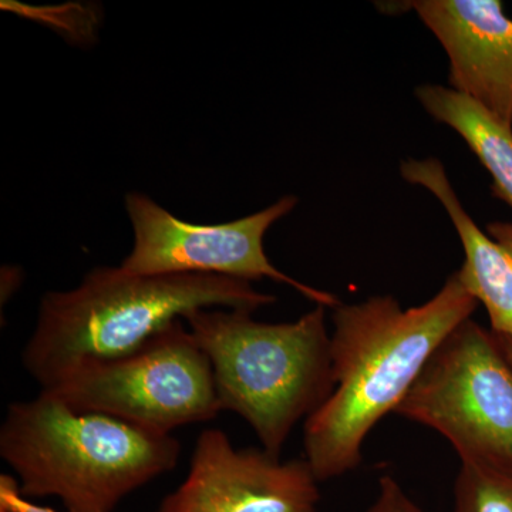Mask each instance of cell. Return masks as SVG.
I'll return each mask as SVG.
<instances>
[{"label":"cell","mask_w":512,"mask_h":512,"mask_svg":"<svg viewBox=\"0 0 512 512\" xmlns=\"http://www.w3.org/2000/svg\"><path fill=\"white\" fill-rule=\"evenodd\" d=\"M478 302L457 274L430 301L404 311L393 296L333 309L335 392L305 421V460L318 483L362 464L367 434L397 407L441 342Z\"/></svg>","instance_id":"6da1fadb"},{"label":"cell","mask_w":512,"mask_h":512,"mask_svg":"<svg viewBox=\"0 0 512 512\" xmlns=\"http://www.w3.org/2000/svg\"><path fill=\"white\" fill-rule=\"evenodd\" d=\"M276 302L251 282L207 274L136 275L99 266L70 291L42 296L22 362L42 390L77 367L128 355L198 309L254 313Z\"/></svg>","instance_id":"7a4b0ae2"},{"label":"cell","mask_w":512,"mask_h":512,"mask_svg":"<svg viewBox=\"0 0 512 512\" xmlns=\"http://www.w3.org/2000/svg\"><path fill=\"white\" fill-rule=\"evenodd\" d=\"M0 456L25 498L57 497L67 512H113L128 494L174 470L181 444L107 414L76 412L42 390L8 407Z\"/></svg>","instance_id":"3957f363"},{"label":"cell","mask_w":512,"mask_h":512,"mask_svg":"<svg viewBox=\"0 0 512 512\" xmlns=\"http://www.w3.org/2000/svg\"><path fill=\"white\" fill-rule=\"evenodd\" d=\"M183 320L210 359L221 412L237 413L266 453L281 457L296 424L335 392L325 306L289 323L232 309H198Z\"/></svg>","instance_id":"277c9868"},{"label":"cell","mask_w":512,"mask_h":512,"mask_svg":"<svg viewBox=\"0 0 512 512\" xmlns=\"http://www.w3.org/2000/svg\"><path fill=\"white\" fill-rule=\"evenodd\" d=\"M396 414L440 433L461 464L512 480V365L473 319L441 342Z\"/></svg>","instance_id":"5b68a950"},{"label":"cell","mask_w":512,"mask_h":512,"mask_svg":"<svg viewBox=\"0 0 512 512\" xmlns=\"http://www.w3.org/2000/svg\"><path fill=\"white\" fill-rule=\"evenodd\" d=\"M45 392L76 412L107 414L164 434L221 412L210 359L183 319L128 355L77 367Z\"/></svg>","instance_id":"8992f818"},{"label":"cell","mask_w":512,"mask_h":512,"mask_svg":"<svg viewBox=\"0 0 512 512\" xmlns=\"http://www.w3.org/2000/svg\"><path fill=\"white\" fill-rule=\"evenodd\" d=\"M296 205L298 198L286 195L248 217L198 225L174 217L146 194L130 192L126 211L134 244L120 266L136 275L207 274L247 282L268 278L292 286L316 305L338 308L342 302L335 295L284 274L265 254L266 232Z\"/></svg>","instance_id":"52a82bcc"},{"label":"cell","mask_w":512,"mask_h":512,"mask_svg":"<svg viewBox=\"0 0 512 512\" xmlns=\"http://www.w3.org/2000/svg\"><path fill=\"white\" fill-rule=\"evenodd\" d=\"M318 480L303 460L235 448L224 431H202L184 483L157 512H316Z\"/></svg>","instance_id":"ba28073f"},{"label":"cell","mask_w":512,"mask_h":512,"mask_svg":"<svg viewBox=\"0 0 512 512\" xmlns=\"http://www.w3.org/2000/svg\"><path fill=\"white\" fill-rule=\"evenodd\" d=\"M413 10L446 50L448 82L512 127V19L498 0H414L382 10Z\"/></svg>","instance_id":"9c48e42d"},{"label":"cell","mask_w":512,"mask_h":512,"mask_svg":"<svg viewBox=\"0 0 512 512\" xmlns=\"http://www.w3.org/2000/svg\"><path fill=\"white\" fill-rule=\"evenodd\" d=\"M400 173L407 183L426 188L443 205L466 255L456 272L458 279L487 309L491 332L512 340V224L493 222L488 234L481 231L461 205L437 158L404 161Z\"/></svg>","instance_id":"30bf717a"},{"label":"cell","mask_w":512,"mask_h":512,"mask_svg":"<svg viewBox=\"0 0 512 512\" xmlns=\"http://www.w3.org/2000/svg\"><path fill=\"white\" fill-rule=\"evenodd\" d=\"M423 109L453 128L493 177V192L512 208V127L451 87L423 84L416 89Z\"/></svg>","instance_id":"8fae6325"},{"label":"cell","mask_w":512,"mask_h":512,"mask_svg":"<svg viewBox=\"0 0 512 512\" xmlns=\"http://www.w3.org/2000/svg\"><path fill=\"white\" fill-rule=\"evenodd\" d=\"M454 512H512L511 478L461 464L454 485Z\"/></svg>","instance_id":"7c38bea8"},{"label":"cell","mask_w":512,"mask_h":512,"mask_svg":"<svg viewBox=\"0 0 512 512\" xmlns=\"http://www.w3.org/2000/svg\"><path fill=\"white\" fill-rule=\"evenodd\" d=\"M365 512H423L392 476L379 480V494Z\"/></svg>","instance_id":"4fadbf2b"},{"label":"cell","mask_w":512,"mask_h":512,"mask_svg":"<svg viewBox=\"0 0 512 512\" xmlns=\"http://www.w3.org/2000/svg\"><path fill=\"white\" fill-rule=\"evenodd\" d=\"M0 512H59L53 508L33 503L20 494L18 478L0 476Z\"/></svg>","instance_id":"5bb4252c"},{"label":"cell","mask_w":512,"mask_h":512,"mask_svg":"<svg viewBox=\"0 0 512 512\" xmlns=\"http://www.w3.org/2000/svg\"><path fill=\"white\" fill-rule=\"evenodd\" d=\"M497 339L498 342H500L501 348H503L504 350L505 356H507V359L510 360V363L512 365V340L500 338V336H497Z\"/></svg>","instance_id":"9a60e30c"}]
</instances>
